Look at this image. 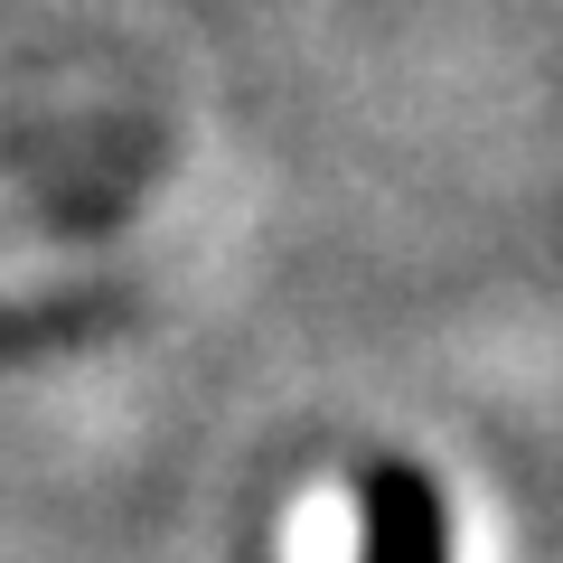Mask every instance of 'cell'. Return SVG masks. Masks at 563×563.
Listing matches in <instances>:
<instances>
[{
  "label": "cell",
  "instance_id": "1",
  "mask_svg": "<svg viewBox=\"0 0 563 563\" xmlns=\"http://www.w3.org/2000/svg\"><path fill=\"white\" fill-rule=\"evenodd\" d=\"M357 563H451L442 488L413 461H385L357 479Z\"/></svg>",
  "mask_w": 563,
  "mask_h": 563
}]
</instances>
